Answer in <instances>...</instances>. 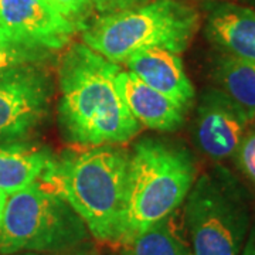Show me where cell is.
Wrapping results in <instances>:
<instances>
[{
	"label": "cell",
	"mask_w": 255,
	"mask_h": 255,
	"mask_svg": "<svg viewBox=\"0 0 255 255\" xmlns=\"http://www.w3.org/2000/svg\"><path fill=\"white\" fill-rule=\"evenodd\" d=\"M238 1H247V3H253V4H255V0H238Z\"/></svg>",
	"instance_id": "25"
},
{
	"label": "cell",
	"mask_w": 255,
	"mask_h": 255,
	"mask_svg": "<svg viewBox=\"0 0 255 255\" xmlns=\"http://www.w3.org/2000/svg\"><path fill=\"white\" fill-rule=\"evenodd\" d=\"M251 223L250 194L228 169L216 166L194 180L184 204L193 255H240Z\"/></svg>",
	"instance_id": "6"
},
{
	"label": "cell",
	"mask_w": 255,
	"mask_h": 255,
	"mask_svg": "<svg viewBox=\"0 0 255 255\" xmlns=\"http://www.w3.org/2000/svg\"><path fill=\"white\" fill-rule=\"evenodd\" d=\"M13 255H95V253L92 250H88V248H75V250H71V251H65V253H55V254H40V253H18V254Z\"/></svg>",
	"instance_id": "21"
},
{
	"label": "cell",
	"mask_w": 255,
	"mask_h": 255,
	"mask_svg": "<svg viewBox=\"0 0 255 255\" xmlns=\"http://www.w3.org/2000/svg\"><path fill=\"white\" fill-rule=\"evenodd\" d=\"M118 64L82 43L68 47L58 67V124L80 146L118 145L136 136L140 125L118 88Z\"/></svg>",
	"instance_id": "1"
},
{
	"label": "cell",
	"mask_w": 255,
	"mask_h": 255,
	"mask_svg": "<svg viewBox=\"0 0 255 255\" xmlns=\"http://www.w3.org/2000/svg\"><path fill=\"white\" fill-rule=\"evenodd\" d=\"M53 160L50 149L34 143L0 145V190L9 196L40 182Z\"/></svg>",
	"instance_id": "13"
},
{
	"label": "cell",
	"mask_w": 255,
	"mask_h": 255,
	"mask_svg": "<svg viewBox=\"0 0 255 255\" xmlns=\"http://www.w3.org/2000/svg\"><path fill=\"white\" fill-rule=\"evenodd\" d=\"M196 164L184 146L157 137L140 139L129 152L125 231L121 246L170 216L196 180Z\"/></svg>",
	"instance_id": "3"
},
{
	"label": "cell",
	"mask_w": 255,
	"mask_h": 255,
	"mask_svg": "<svg viewBox=\"0 0 255 255\" xmlns=\"http://www.w3.org/2000/svg\"><path fill=\"white\" fill-rule=\"evenodd\" d=\"M117 82L122 100L139 125L163 132H173L183 125L187 111L146 85L133 73L121 70Z\"/></svg>",
	"instance_id": "12"
},
{
	"label": "cell",
	"mask_w": 255,
	"mask_h": 255,
	"mask_svg": "<svg viewBox=\"0 0 255 255\" xmlns=\"http://www.w3.org/2000/svg\"><path fill=\"white\" fill-rule=\"evenodd\" d=\"M0 26L10 41L61 50L80 30L48 3V0H0Z\"/></svg>",
	"instance_id": "8"
},
{
	"label": "cell",
	"mask_w": 255,
	"mask_h": 255,
	"mask_svg": "<svg viewBox=\"0 0 255 255\" xmlns=\"http://www.w3.org/2000/svg\"><path fill=\"white\" fill-rule=\"evenodd\" d=\"M145 1H149V0H91L92 7L98 13H101L102 16L133 7V6L142 4Z\"/></svg>",
	"instance_id": "19"
},
{
	"label": "cell",
	"mask_w": 255,
	"mask_h": 255,
	"mask_svg": "<svg viewBox=\"0 0 255 255\" xmlns=\"http://www.w3.org/2000/svg\"><path fill=\"white\" fill-rule=\"evenodd\" d=\"M125 64L146 85L162 92L182 108L189 111L193 107L196 92L183 68L180 54L163 48H150L128 57Z\"/></svg>",
	"instance_id": "10"
},
{
	"label": "cell",
	"mask_w": 255,
	"mask_h": 255,
	"mask_svg": "<svg viewBox=\"0 0 255 255\" xmlns=\"http://www.w3.org/2000/svg\"><path fill=\"white\" fill-rule=\"evenodd\" d=\"M0 40H7L6 36H4V33H3V30H1V26H0Z\"/></svg>",
	"instance_id": "23"
},
{
	"label": "cell",
	"mask_w": 255,
	"mask_h": 255,
	"mask_svg": "<svg viewBox=\"0 0 255 255\" xmlns=\"http://www.w3.org/2000/svg\"><path fill=\"white\" fill-rule=\"evenodd\" d=\"M240 255H255V220L254 223H251L246 244L243 247V251Z\"/></svg>",
	"instance_id": "20"
},
{
	"label": "cell",
	"mask_w": 255,
	"mask_h": 255,
	"mask_svg": "<svg viewBox=\"0 0 255 255\" xmlns=\"http://www.w3.org/2000/svg\"><path fill=\"white\" fill-rule=\"evenodd\" d=\"M53 92L44 64L0 71V145L26 142L47 118Z\"/></svg>",
	"instance_id": "7"
},
{
	"label": "cell",
	"mask_w": 255,
	"mask_h": 255,
	"mask_svg": "<svg viewBox=\"0 0 255 255\" xmlns=\"http://www.w3.org/2000/svg\"><path fill=\"white\" fill-rule=\"evenodd\" d=\"M129 152L115 145L64 150L40 180L63 196L101 243L122 244Z\"/></svg>",
	"instance_id": "2"
},
{
	"label": "cell",
	"mask_w": 255,
	"mask_h": 255,
	"mask_svg": "<svg viewBox=\"0 0 255 255\" xmlns=\"http://www.w3.org/2000/svg\"><path fill=\"white\" fill-rule=\"evenodd\" d=\"M253 122L237 102L219 88L201 94L196 121L194 140L203 155L221 162L233 157Z\"/></svg>",
	"instance_id": "9"
},
{
	"label": "cell",
	"mask_w": 255,
	"mask_h": 255,
	"mask_svg": "<svg viewBox=\"0 0 255 255\" xmlns=\"http://www.w3.org/2000/svg\"><path fill=\"white\" fill-rule=\"evenodd\" d=\"M200 26L197 10L179 0H152L104 14L84 30V44L112 63L150 48L182 54Z\"/></svg>",
	"instance_id": "4"
},
{
	"label": "cell",
	"mask_w": 255,
	"mask_h": 255,
	"mask_svg": "<svg viewBox=\"0 0 255 255\" xmlns=\"http://www.w3.org/2000/svg\"><path fill=\"white\" fill-rule=\"evenodd\" d=\"M90 231L68 201L36 182L7 196L0 224V254H55L80 247Z\"/></svg>",
	"instance_id": "5"
},
{
	"label": "cell",
	"mask_w": 255,
	"mask_h": 255,
	"mask_svg": "<svg viewBox=\"0 0 255 255\" xmlns=\"http://www.w3.org/2000/svg\"><path fill=\"white\" fill-rule=\"evenodd\" d=\"M115 255H130V253H129V250H124L122 253H119V254H115Z\"/></svg>",
	"instance_id": "24"
},
{
	"label": "cell",
	"mask_w": 255,
	"mask_h": 255,
	"mask_svg": "<svg viewBox=\"0 0 255 255\" xmlns=\"http://www.w3.org/2000/svg\"><path fill=\"white\" fill-rule=\"evenodd\" d=\"M233 157L241 173L255 186V128L247 130Z\"/></svg>",
	"instance_id": "18"
},
{
	"label": "cell",
	"mask_w": 255,
	"mask_h": 255,
	"mask_svg": "<svg viewBox=\"0 0 255 255\" xmlns=\"http://www.w3.org/2000/svg\"><path fill=\"white\" fill-rule=\"evenodd\" d=\"M211 77L217 88L255 121V63L220 53L213 61Z\"/></svg>",
	"instance_id": "14"
},
{
	"label": "cell",
	"mask_w": 255,
	"mask_h": 255,
	"mask_svg": "<svg viewBox=\"0 0 255 255\" xmlns=\"http://www.w3.org/2000/svg\"><path fill=\"white\" fill-rule=\"evenodd\" d=\"M53 58V51L0 40V71L26 64H46Z\"/></svg>",
	"instance_id": "16"
},
{
	"label": "cell",
	"mask_w": 255,
	"mask_h": 255,
	"mask_svg": "<svg viewBox=\"0 0 255 255\" xmlns=\"http://www.w3.org/2000/svg\"><path fill=\"white\" fill-rule=\"evenodd\" d=\"M6 200H7V194L4 191L0 190V224H1V219H3V211H4Z\"/></svg>",
	"instance_id": "22"
},
{
	"label": "cell",
	"mask_w": 255,
	"mask_h": 255,
	"mask_svg": "<svg viewBox=\"0 0 255 255\" xmlns=\"http://www.w3.org/2000/svg\"><path fill=\"white\" fill-rule=\"evenodd\" d=\"M206 37L220 53L255 63V9L231 1L211 4Z\"/></svg>",
	"instance_id": "11"
},
{
	"label": "cell",
	"mask_w": 255,
	"mask_h": 255,
	"mask_svg": "<svg viewBox=\"0 0 255 255\" xmlns=\"http://www.w3.org/2000/svg\"><path fill=\"white\" fill-rule=\"evenodd\" d=\"M48 3L80 30L88 27V18L94 10L91 0H48Z\"/></svg>",
	"instance_id": "17"
},
{
	"label": "cell",
	"mask_w": 255,
	"mask_h": 255,
	"mask_svg": "<svg viewBox=\"0 0 255 255\" xmlns=\"http://www.w3.org/2000/svg\"><path fill=\"white\" fill-rule=\"evenodd\" d=\"M130 255H193L176 223V211L149 227L127 246Z\"/></svg>",
	"instance_id": "15"
}]
</instances>
